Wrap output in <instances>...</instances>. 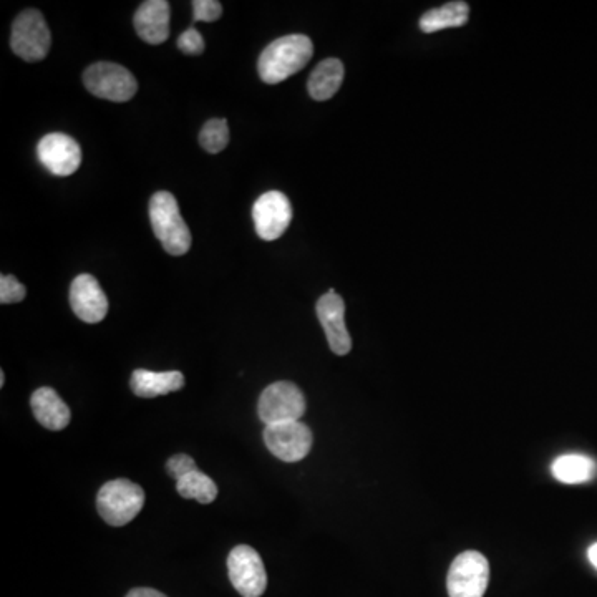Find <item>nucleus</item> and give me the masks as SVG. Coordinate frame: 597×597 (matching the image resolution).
Returning <instances> with one entry per match:
<instances>
[{
	"instance_id": "obj_8",
	"label": "nucleus",
	"mask_w": 597,
	"mask_h": 597,
	"mask_svg": "<svg viewBox=\"0 0 597 597\" xmlns=\"http://www.w3.org/2000/svg\"><path fill=\"white\" fill-rule=\"evenodd\" d=\"M264 443L267 450L282 462H301L311 452L314 437L311 428L301 420L276 423L264 428Z\"/></svg>"
},
{
	"instance_id": "obj_22",
	"label": "nucleus",
	"mask_w": 597,
	"mask_h": 597,
	"mask_svg": "<svg viewBox=\"0 0 597 597\" xmlns=\"http://www.w3.org/2000/svg\"><path fill=\"white\" fill-rule=\"evenodd\" d=\"M25 296H27V291L22 282L17 281L14 276H9V274L0 277V302L2 304L22 302Z\"/></svg>"
},
{
	"instance_id": "obj_27",
	"label": "nucleus",
	"mask_w": 597,
	"mask_h": 597,
	"mask_svg": "<svg viewBox=\"0 0 597 597\" xmlns=\"http://www.w3.org/2000/svg\"><path fill=\"white\" fill-rule=\"evenodd\" d=\"M588 558L594 568L597 569V543H594L593 546L588 549Z\"/></svg>"
},
{
	"instance_id": "obj_3",
	"label": "nucleus",
	"mask_w": 597,
	"mask_h": 597,
	"mask_svg": "<svg viewBox=\"0 0 597 597\" xmlns=\"http://www.w3.org/2000/svg\"><path fill=\"white\" fill-rule=\"evenodd\" d=\"M145 505V491L133 481H108L100 488L97 496L98 513L110 526H127L140 515Z\"/></svg>"
},
{
	"instance_id": "obj_12",
	"label": "nucleus",
	"mask_w": 597,
	"mask_h": 597,
	"mask_svg": "<svg viewBox=\"0 0 597 597\" xmlns=\"http://www.w3.org/2000/svg\"><path fill=\"white\" fill-rule=\"evenodd\" d=\"M70 306L75 316L87 324H98L108 314V299L95 277L80 274L70 286Z\"/></svg>"
},
{
	"instance_id": "obj_18",
	"label": "nucleus",
	"mask_w": 597,
	"mask_h": 597,
	"mask_svg": "<svg viewBox=\"0 0 597 597\" xmlns=\"http://www.w3.org/2000/svg\"><path fill=\"white\" fill-rule=\"evenodd\" d=\"M551 473L564 485H581L596 478L597 463L586 455L571 453V455L556 458L551 465Z\"/></svg>"
},
{
	"instance_id": "obj_20",
	"label": "nucleus",
	"mask_w": 597,
	"mask_h": 597,
	"mask_svg": "<svg viewBox=\"0 0 597 597\" xmlns=\"http://www.w3.org/2000/svg\"><path fill=\"white\" fill-rule=\"evenodd\" d=\"M176 491L186 500H196L201 505L213 503L218 496V486L213 478H209L206 473H201L199 470L176 481Z\"/></svg>"
},
{
	"instance_id": "obj_16",
	"label": "nucleus",
	"mask_w": 597,
	"mask_h": 597,
	"mask_svg": "<svg viewBox=\"0 0 597 597\" xmlns=\"http://www.w3.org/2000/svg\"><path fill=\"white\" fill-rule=\"evenodd\" d=\"M133 394L141 398L160 397L185 387V375L178 370L171 372H151V370L136 369L130 380Z\"/></svg>"
},
{
	"instance_id": "obj_21",
	"label": "nucleus",
	"mask_w": 597,
	"mask_h": 597,
	"mask_svg": "<svg viewBox=\"0 0 597 597\" xmlns=\"http://www.w3.org/2000/svg\"><path fill=\"white\" fill-rule=\"evenodd\" d=\"M199 143L204 150L216 155L228 146L229 143V125L224 118H213L204 125L199 133Z\"/></svg>"
},
{
	"instance_id": "obj_5",
	"label": "nucleus",
	"mask_w": 597,
	"mask_h": 597,
	"mask_svg": "<svg viewBox=\"0 0 597 597\" xmlns=\"http://www.w3.org/2000/svg\"><path fill=\"white\" fill-rule=\"evenodd\" d=\"M88 92L108 102L123 103L132 100L138 90L133 73L122 65L98 62L83 73Z\"/></svg>"
},
{
	"instance_id": "obj_11",
	"label": "nucleus",
	"mask_w": 597,
	"mask_h": 597,
	"mask_svg": "<svg viewBox=\"0 0 597 597\" xmlns=\"http://www.w3.org/2000/svg\"><path fill=\"white\" fill-rule=\"evenodd\" d=\"M40 163L55 176H70L82 165V150L72 136L49 133L39 141Z\"/></svg>"
},
{
	"instance_id": "obj_17",
	"label": "nucleus",
	"mask_w": 597,
	"mask_h": 597,
	"mask_svg": "<svg viewBox=\"0 0 597 597\" xmlns=\"http://www.w3.org/2000/svg\"><path fill=\"white\" fill-rule=\"evenodd\" d=\"M344 82V64L339 59L322 60L307 82V90L317 102L331 100Z\"/></svg>"
},
{
	"instance_id": "obj_9",
	"label": "nucleus",
	"mask_w": 597,
	"mask_h": 597,
	"mask_svg": "<svg viewBox=\"0 0 597 597\" xmlns=\"http://www.w3.org/2000/svg\"><path fill=\"white\" fill-rule=\"evenodd\" d=\"M229 581L243 597H261L267 588L263 559L256 549L241 544L228 556Z\"/></svg>"
},
{
	"instance_id": "obj_1",
	"label": "nucleus",
	"mask_w": 597,
	"mask_h": 597,
	"mask_svg": "<svg viewBox=\"0 0 597 597\" xmlns=\"http://www.w3.org/2000/svg\"><path fill=\"white\" fill-rule=\"evenodd\" d=\"M314 45L307 35L292 34L267 45L258 60L259 77L267 85H277L311 62Z\"/></svg>"
},
{
	"instance_id": "obj_26",
	"label": "nucleus",
	"mask_w": 597,
	"mask_h": 597,
	"mask_svg": "<svg viewBox=\"0 0 597 597\" xmlns=\"http://www.w3.org/2000/svg\"><path fill=\"white\" fill-rule=\"evenodd\" d=\"M127 597H168L165 594L160 593V591H156V589L150 588H136L132 589L130 593L127 594Z\"/></svg>"
},
{
	"instance_id": "obj_28",
	"label": "nucleus",
	"mask_w": 597,
	"mask_h": 597,
	"mask_svg": "<svg viewBox=\"0 0 597 597\" xmlns=\"http://www.w3.org/2000/svg\"><path fill=\"white\" fill-rule=\"evenodd\" d=\"M5 385V374L4 372H0V387H4Z\"/></svg>"
},
{
	"instance_id": "obj_6",
	"label": "nucleus",
	"mask_w": 597,
	"mask_h": 597,
	"mask_svg": "<svg viewBox=\"0 0 597 597\" xmlns=\"http://www.w3.org/2000/svg\"><path fill=\"white\" fill-rule=\"evenodd\" d=\"M490 583V563L478 551L458 554L448 571L450 597H483Z\"/></svg>"
},
{
	"instance_id": "obj_24",
	"label": "nucleus",
	"mask_w": 597,
	"mask_h": 597,
	"mask_svg": "<svg viewBox=\"0 0 597 597\" xmlns=\"http://www.w3.org/2000/svg\"><path fill=\"white\" fill-rule=\"evenodd\" d=\"M193 12L196 22H214L223 14V5L216 0H195Z\"/></svg>"
},
{
	"instance_id": "obj_4",
	"label": "nucleus",
	"mask_w": 597,
	"mask_h": 597,
	"mask_svg": "<svg viewBox=\"0 0 597 597\" xmlns=\"http://www.w3.org/2000/svg\"><path fill=\"white\" fill-rule=\"evenodd\" d=\"M52 37L49 25L39 10L29 9L15 19L10 35V47L25 62H40L50 52Z\"/></svg>"
},
{
	"instance_id": "obj_14",
	"label": "nucleus",
	"mask_w": 597,
	"mask_h": 597,
	"mask_svg": "<svg viewBox=\"0 0 597 597\" xmlns=\"http://www.w3.org/2000/svg\"><path fill=\"white\" fill-rule=\"evenodd\" d=\"M133 24L146 44H163L170 37V4L166 0L143 2L136 10Z\"/></svg>"
},
{
	"instance_id": "obj_7",
	"label": "nucleus",
	"mask_w": 597,
	"mask_h": 597,
	"mask_svg": "<svg viewBox=\"0 0 597 597\" xmlns=\"http://www.w3.org/2000/svg\"><path fill=\"white\" fill-rule=\"evenodd\" d=\"M259 418L267 425L296 422L306 413V397L291 382H276L264 390L258 403Z\"/></svg>"
},
{
	"instance_id": "obj_23",
	"label": "nucleus",
	"mask_w": 597,
	"mask_h": 597,
	"mask_svg": "<svg viewBox=\"0 0 597 597\" xmlns=\"http://www.w3.org/2000/svg\"><path fill=\"white\" fill-rule=\"evenodd\" d=\"M166 470L171 478H175L176 481H180L181 478H185L186 475H190L193 471H196V463L190 455L180 453L171 457L166 463Z\"/></svg>"
},
{
	"instance_id": "obj_2",
	"label": "nucleus",
	"mask_w": 597,
	"mask_h": 597,
	"mask_svg": "<svg viewBox=\"0 0 597 597\" xmlns=\"http://www.w3.org/2000/svg\"><path fill=\"white\" fill-rule=\"evenodd\" d=\"M150 221L153 233L166 253L183 256L191 248V233L181 216L175 196L168 191H158L150 199Z\"/></svg>"
},
{
	"instance_id": "obj_19",
	"label": "nucleus",
	"mask_w": 597,
	"mask_h": 597,
	"mask_svg": "<svg viewBox=\"0 0 597 597\" xmlns=\"http://www.w3.org/2000/svg\"><path fill=\"white\" fill-rule=\"evenodd\" d=\"M470 7L466 2H450L438 9L428 10L418 22L420 30L425 34H435L438 30L462 27L468 22Z\"/></svg>"
},
{
	"instance_id": "obj_15",
	"label": "nucleus",
	"mask_w": 597,
	"mask_h": 597,
	"mask_svg": "<svg viewBox=\"0 0 597 597\" xmlns=\"http://www.w3.org/2000/svg\"><path fill=\"white\" fill-rule=\"evenodd\" d=\"M30 407H32L37 422L52 432H60L67 428L70 418H72L67 403L50 387L35 390L30 398Z\"/></svg>"
},
{
	"instance_id": "obj_25",
	"label": "nucleus",
	"mask_w": 597,
	"mask_h": 597,
	"mask_svg": "<svg viewBox=\"0 0 597 597\" xmlns=\"http://www.w3.org/2000/svg\"><path fill=\"white\" fill-rule=\"evenodd\" d=\"M178 49L188 55H199L204 52L203 35L199 34L195 27L185 30L178 39Z\"/></svg>"
},
{
	"instance_id": "obj_13",
	"label": "nucleus",
	"mask_w": 597,
	"mask_h": 597,
	"mask_svg": "<svg viewBox=\"0 0 597 597\" xmlns=\"http://www.w3.org/2000/svg\"><path fill=\"white\" fill-rule=\"evenodd\" d=\"M317 317L326 332L327 342L335 355H347L352 350V339L345 327L344 299L329 291L317 302Z\"/></svg>"
},
{
	"instance_id": "obj_10",
	"label": "nucleus",
	"mask_w": 597,
	"mask_h": 597,
	"mask_svg": "<svg viewBox=\"0 0 597 597\" xmlns=\"http://www.w3.org/2000/svg\"><path fill=\"white\" fill-rule=\"evenodd\" d=\"M253 219L259 238L276 241L291 224V201L281 191H267L254 203Z\"/></svg>"
}]
</instances>
